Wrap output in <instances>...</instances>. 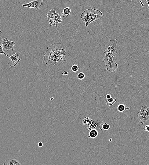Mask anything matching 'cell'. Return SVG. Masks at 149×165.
<instances>
[{
  "label": "cell",
  "mask_w": 149,
  "mask_h": 165,
  "mask_svg": "<svg viewBox=\"0 0 149 165\" xmlns=\"http://www.w3.org/2000/svg\"><path fill=\"white\" fill-rule=\"evenodd\" d=\"M43 55L46 65L57 66L67 61L69 56V51L64 44L54 43L47 47V50L45 53L43 52Z\"/></svg>",
  "instance_id": "1"
},
{
  "label": "cell",
  "mask_w": 149,
  "mask_h": 165,
  "mask_svg": "<svg viewBox=\"0 0 149 165\" xmlns=\"http://www.w3.org/2000/svg\"><path fill=\"white\" fill-rule=\"evenodd\" d=\"M81 19L87 27L90 23L101 20L103 16L102 12L96 9H89L84 11L81 15Z\"/></svg>",
  "instance_id": "2"
},
{
  "label": "cell",
  "mask_w": 149,
  "mask_h": 165,
  "mask_svg": "<svg viewBox=\"0 0 149 165\" xmlns=\"http://www.w3.org/2000/svg\"><path fill=\"white\" fill-rule=\"evenodd\" d=\"M47 16L50 26H55L57 27L59 23L62 22L63 19L59 13L56 12L55 9H53L49 11L47 13Z\"/></svg>",
  "instance_id": "3"
},
{
  "label": "cell",
  "mask_w": 149,
  "mask_h": 165,
  "mask_svg": "<svg viewBox=\"0 0 149 165\" xmlns=\"http://www.w3.org/2000/svg\"><path fill=\"white\" fill-rule=\"evenodd\" d=\"M118 41L116 40H110L108 46L104 52L106 56L114 58L117 53V45Z\"/></svg>",
  "instance_id": "4"
},
{
  "label": "cell",
  "mask_w": 149,
  "mask_h": 165,
  "mask_svg": "<svg viewBox=\"0 0 149 165\" xmlns=\"http://www.w3.org/2000/svg\"><path fill=\"white\" fill-rule=\"evenodd\" d=\"M137 119L140 124L149 120V108L145 105L141 107L140 112L137 113Z\"/></svg>",
  "instance_id": "5"
},
{
  "label": "cell",
  "mask_w": 149,
  "mask_h": 165,
  "mask_svg": "<svg viewBox=\"0 0 149 165\" xmlns=\"http://www.w3.org/2000/svg\"><path fill=\"white\" fill-rule=\"evenodd\" d=\"M113 58L106 56L104 59L103 62L107 67V70L108 72H113L117 70L118 64L114 60Z\"/></svg>",
  "instance_id": "6"
},
{
  "label": "cell",
  "mask_w": 149,
  "mask_h": 165,
  "mask_svg": "<svg viewBox=\"0 0 149 165\" xmlns=\"http://www.w3.org/2000/svg\"><path fill=\"white\" fill-rule=\"evenodd\" d=\"M1 43L5 52L7 53H10L14 50L15 44L14 41H12L7 40V38H4L1 41Z\"/></svg>",
  "instance_id": "7"
},
{
  "label": "cell",
  "mask_w": 149,
  "mask_h": 165,
  "mask_svg": "<svg viewBox=\"0 0 149 165\" xmlns=\"http://www.w3.org/2000/svg\"><path fill=\"white\" fill-rule=\"evenodd\" d=\"M43 2V0H34L28 3L23 4L22 6L36 9H39L42 6Z\"/></svg>",
  "instance_id": "8"
},
{
  "label": "cell",
  "mask_w": 149,
  "mask_h": 165,
  "mask_svg": "<svg viewBox=\"0 0 149 165\" xmlns=\"http://www.w3.org/2000/svg\"><path fill=\"white\" fill-rule=\"evenodd\" d=\"M9 58L12 62V65H10L11 67H14L16 66L21 59L19 52L15 53L12 56H9Z\"/></svg>",
  "instance_id": "9"
},
{
  "label": "cell",
  "mask_w": 149,
  "mask_h": 165,
  "mask_svg": "<svg viewBox=\"0 0 149 165\" xmlns=\"http://www.w3.org/2000/svg\"><path fill=\"white\" fill-rule=\"evenodd\" d=\"M23 164L22 162H20L18 159L15 157L6 160L4 163V165H18Z\"/></svg>",
  "instance_id": "10"
},
{
  "label": "cell",
  "mask_w": 149,
  "mask_h": 165,
  "mask_svg": "<svg viewBox=\"0 0 149 165\" xmlns=\"http://www.w3.org/2000/svg\"><path fill=\"white\" fill-rule=\"evenodd\" d=\"M98 135V131L95 129L91 130L89 132L88 137L91 138H95Z\"/></svg>",
  "instance_id": "11"
},
{
  "label": "cell",
  "mask_w": 149,
  "mask_h": 165,
  "mask_svg": "<svg viewBox=\"0 0 149 165\" xmlns=\"http://www.w3.org/2000/svg\"><path fill=\"white\" fill-rule=\"evenodd\" d=\"M71 9L69 7L65 8L63 11L62 12L61 14L64 17H67L69 15H71Z\"/></svg>",
  "instance_id": "12"
},
{
  "label": "cell",
  "mask_w": 149,
  "mask_h": 165,
  "mask_svg": "<svg viewBox=\"0 0 149 165\" xmlns=\"http://www.w3.org/2000/svg\"><path fill=\"white\" fill-rule=\"evenodd\" d=\"M129 108L125 106L124 104H120L117 107L118 111L120 112H123L125 111L128 110Z\"/></svg>",
  "instance_id": "13"
},
{
  "label": "cell",
  "mask_w": 149,
  "mask_h": 165,
  "mask_svg": "<svg viewBox=\"0 0 149 165\" xmlns=\"http://www.w3.org/2000/svg\"><path fill=\"white\" fill-rule=\"evenodd\" d=\"M116 101V99L114 97H111L106 100L107 105L108 106L114 105Z\"/></svg>",
  "instance_id": "14"
},
{
  "label": "cell",
  "mask_w": 149,
  "mask_h": 165,
  "mask_svg": "<svg viewBox=\"0 0 149 165\" xmlns=\"http://www.w3.org/2000/svg\"><path fill=\"white\" fill-rule=\"evenodd\" d=\"M110 128V126L108 124L106 123H105L103 124L102 126V129L104 131H107Z\"/></svg>",
  "instance_id": "15"
},
{
  "label": "cell",
  "mask_w": 149,
  "mask_h": 165,
  "mask_svg": "<svg viewBox=\"0 0 149 165\" xmlns=\"http://www.w3.org/2000/svg\"><path fill=\"white\" fill-rule=\"evenodd\" d=\"M79 67L76 65H74L71 67L72 71L74 73L77 72L79 70Z\"/></svg>",
  "instance_id": "16"
},
{
  "label": "cell",
  "mask_w": 149,
  "mask_h": 165,
  "mask_svg": "<svg viewBox=\"0 0 149 165\" xmlns=\"http://www.w3.org/2000/svg\"><path fill=\"white\" fill-rule=\"evenodd\" d=\"M77 77L78 79L80 80H83L85 78V75L84 73L82 72H80L78 74Z\"/></svg>",
  "instance_id": "17"
},
{
  "label": "cell",
  "mask_w": 149,
  "mask_h": 165,
  "mask_svg": "<svg viewBox=\"0 0 149 165\" xmlns=\"http://www.w3.org/2000/svg\"><path fill=\"white\" fill-rule=\"evenodd\" d=\"M0 53L3 54L8 57H9V56L8 55H7V54L5 53L4 51V49L3 48V47L1 45H0Z\"/></svg>",
  "instance_id": "18"
},
{
  "label": "cell",
  "mask_w": 149,
  "mask_h": 165,
  "mask_svg": "<svg viewBox=\"0 0 149 165\" xmlns=\"http://www.w3.org/2000/svg\"><path fill=\"white\" fill-rule=\"evenodd\" d=\"M143 130L145 131H147L148 132H149V125H147L144 126L143 127Z\"/></svg>",
  "instance_id": "19"
},
{
  "label": "cell",
  "mask_w": 149,
  "mask_h": 165,
  "mask_svg": "<svg viewBox=\"0 0 149 165\" xmlns=\"http://www.w3.org/2000/svg\"><path fill=\"white\" fill-rule=\"evenodd\" d=\"M38 145L39 147H42L43 146V144L42 142H39L38 143Z\"/></svg>",
  "instance_id": "20"
},
{
  "label": "cell",
  "mask_w": 149,
  "mask_h": 165,
  "mask_svg": "<svg viewBox=\"0 0 149 165\" xmlns=\"http://www.w3.org/2000/svg\"><path fill=\"white\" fill-rule=\"evenodd\" d=\"M106 98L107 99H110L111 98V95H110L109 94H107L106 95Z\"/></svg>",
  "instance_id": "21"
},
{
  "label": "cell",
  "mask_w": 149,
  "mask_h": 165,
  "mask_svg": "<svg viewBox=\"0 0 149 165\" xmlns=\"http://www.w3.org/2000/svg\"><path fill=\"white\" fill-rule=\"evenodd\" d=\"M141 5H142V7H144L145 6V5H144L143 3L142 2V1H141V0H139Z\"/></svg>",
  "instance_id": "22"
},
{
  "label": "cell",
  "mask_w": 149,
  "mask_h": 165,
  "mask_svg": "<svg viewBox=\"0 0 149 165\" xmlns=\"http://www.w3.org/2000/svg\"><path fill=\"white\" fill-rule=\"evenodd\" d=\"M62 75H68V73L67 71H65L64 73H62Z\"/></svg>",
  "instance_id": "23"
},
{
  "label": "cell",
  "mask_w": 149,
  "mask_h": 165,
  "mask_svg": "<svg viewBox=\"0 0 149 165\" xmlns=\"http://www.w3.org/2000/svg\"><path fill=\"white\" fill-rule=\"evenodd\" d=\"M148 4V9H149V0H146Z\"/></svg>",
  "instance_id": "24"
},
{
  "label": "cell",
  "mask_w": 149,
  "mask_h": 165,
  "mask_svg": "<svg viewBox=\"0 0 149 165\" xmlns=\"http://www.w3.org/2000/svg\"><path fill=\"white\" fill-rule=\"evenodd\" d=\"M53 98H51V99H50V100H53Z\"/></svg>",
  "instance_id": "25"
}]
</instances>
